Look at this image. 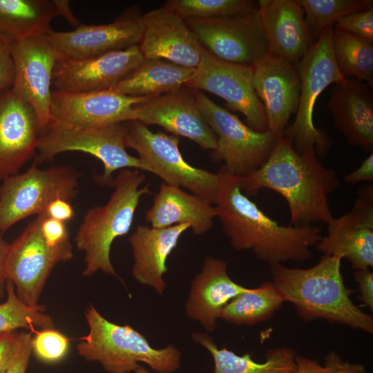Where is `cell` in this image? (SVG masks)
Instances as JSON below:
<instances>
[{"label": "cell", "instance_id": "cell-47", "mask_svg": "<svg viewBox=\"0 0 373 373\" xmlns=\"http://www.w3.org/2000/svg\"><path fill=\"white\" fill-rule=\"evenodd\" d=\"M58 12V15L64 17L68 22L75 28L79 26L82 23L73 15L70 7V2L67 0H52Z\"/></svg>", "mask_w": 373, "mask_h": 373}, {"label": "cell", "instance_id": "cell-31", "mask_svg": "<svg viewBox=\"0 0 373 373\" xmlns=\"http://www.w3.org/2000/svg\"><path fill=\"white\" fill-rule=\"evenodd\" d=\"M283 303L273 283L266 281L233 298L220 318L236 325H251L270 318Z\"/></svg>", "mask_w": 373, "mask_h": 373}, {"label": "cell", "instance_id": "cell-18", "mask_svg": "<svg viewBox=\"0 0 373 373\" xmlns=\"http://www.w3.org/2000/svg\"><path fill=\"white\" fill-rule=\"evenodd\" d=\"M144 60L138 45L90 58L58 59L52 85L55 90L70 93L108 90Z\"/></svg>", "mask_w": 373, "mask_h": 373}, {"label": "cell", "instance_id": "cell-40", "mask_svg": "<svg viewBox=\"0 0 373 373\" xmlns=\"http://www.w3.org/2000/svg\"><path fill=\"white\" fill-rule=\"evenodd\" d=\"M31 334H18L15 349L6 373H26L31 350Z\"/></svg>", "mask_w": 373, "mask_h": 373}, {"label": "cell", "instance_id": "cell-5", "mask_svg": "<svg viewBox=\"0 0 373 373\" xmlns=\"http://www.w3.org/2000/svg\"><path fill=\"white\" fill-rule=\"evenodd\" d=\"M85 318L89 331L77 345L78 354L97 362L108 373H130L144 363L159 373H173L180 365L181 352L175 346L156 349L132 327L112 323L92 305Z\"/></svg>", "mask_w": 373, "mask_h": 373}, {"label": "cell", "instance_id": "cell-10", "mask_svg": "<svg viewBox=\"0 0 373 373\" xmlns=\"http://www.w3.org/2000/svg\"><path fill=\"white\" fill-rule=\"evenodd\" d=\"M78 178L69 166L40 169L36 160L26 172L6 178L0 187V232L30 216L44 213L56 198H75Z\"/></svg>", "mask_w": 373, "mask_h": 373}, {"label": "cell", "instance_id": "cell-32", "mask_svg": "<svg viewBox=\"0 0 373 373\" xmlns=\"http://www.w3.org/2000/svg\"><path fill=\"white\" fill-rule=\"evenodd\" d=\"M332 48L337 66L346 78L373 82V44L362 38L333 29Z\"/></svg>", "mask_w": 373, "mask_h": 373}, {"label": "cell", "instance_id": "cell-23", "mask_svg": "<svg viewBox=\"0 0 373 373\" xmlns=\"http://www.w3.org/2000/svg\"><path fill=\"white\" fill-rule=\"evenodd\" d=\"M258 10L269 53L297 65L314 43L298 0H260Z\"/></svg>", "mask_w": 373, "mask_h": 373}, {"label": "cell", "instance_id": "cell-14", "mask_svg": "<svg viewBox=\"0 0 373 373\" xmlns=\"http://www.w3.org/2000/svg\"><path fill=\"white\" fill-rule=\"evenodd\" d=\"M9 48L14 64L11 90L32 106L43 131L50 120V88L59 57L46 32L20 39Z\"/></svg>", "mask_w": 373, "mask_h": 373}, {"label": "cell", "instance_id": "cell-48", "mask_svg": "<svg viewBox=\"0 0 373 373\" xmlns=\"http://www.w3.org/2000/svg\"><path fill=\"white\" fill-rule=\"evenodd\" d=\"M134 373H151L149 370H147L145 367L142 366L141 365H139V366L134 370Z\"/></svg>", "mask_w": 373, "mask_h": 373}, {"label": "cell", "instance_id": "cell-12", "mask_svg": "<svg viewBox=\"0 0 373 373\" xmlns=\"http://www.w3.org/2000/svg\"><path fill=\"white\" fill-rule=\"evenodd\" d=\"M73 258V250L48 245L40 230V215L8 246L6 261L7 280L26 305H38L42 289L53 267Z\"/></svg>", "mask_w": 373, "mask_h": 373}, {"label": "cell", "instance_id": "cell-33", "mask_svg": "<svg viewBox=\"0 0 373 373\" xmlns=\"http://www.w3.org/2000/svg\"><path fill=\"white\" fill-rule=\"evenodd\" d=\"M7 298L0 303V334L26 329L32 332L35 328H52L54 322L46 309L38 305L32 307L23 303L17 296L13 284L7 280Z\"/></svg>", "mask_w": 373, "mask_h": 373}, {"label": "cell", "instance_id": "cell-24", "mask_svg": "<svg viewBox=\"0 0 373 373\" xmlns=\"http://www.w3.org/2000/svg\"><path fill=\"white\" fill-rule=\"evenodd\" d=\"M249 289L230 278L224 260L208 256L201 271L191 280L185 305L186 314L212 332L217 327L223 308Z\"/></svg>", "mask_w": 373, "mask_h": 373}, {"label": "cell", "instance_id": "cell-34", "mask_svg": "<svg viewBox=\"0 0 373 373\" xmlns=\"http://www.w3.org/2000/svg\"><path fill=\"white\" fill-rule=\"evenodd\" d=\"M305 13V23L314 42L327 28L343 17L361 11L373 4L372 1L298 0Z\"/></svg>", "mask_w": 373, "mask_h": 373}, {"label": "cell", "instance_id": "cell-43", "mask_svg": "<svg viewBox=\"0 0 373 373\" xmlns=\"http://www.w3.org/2000/svg\"><path fill=\"white\" fill-rule=\"evenodd\" d=\"M16 331L0 334V373H6L11 361L18 336Z\"/></svg>", "mask_w": 373, "mask_h": 373}, {"label": "cell", "instance_id": "cell-30", "mask_svg": "<svg viewBox=\"0 0 373 373\" xmlns=\"http://www.w3.org/2000/svg\"><path fill=\"white\" fill-rule=\"evenodd\" d=\"M57 16L52 1L0 0V39L9 46L26 37L48 32Z\"/></svg>", "mask_w": 373, "mask_h": 373}, {"label": "cell", "instance_id": "cell-42", "mask_svg": "<svg viewBox=\"0 0 373 373\" xmlns=\"http://www.w3.org/2000/svg\"><path fill=\"white\" fill-rule=\"evenodd\" d=\"M354 276L357 283L359 299L373 310V273L368 269L355 270Z\"/></svg>", "mask_w": 373, "mask_h": 373}, {"label": "cell", "instance_id": "cell-15", "mask_svg": "<svg viewBox=\"0 0 373 373\" xmlns=\"http://www.w3.org/2000/svg\"><path fill=\"white\" fill-rule=\"evenodd\" d=\"M143 30L142 15L130 8L109 23H82L71 31L46 34L59 59H82L139 45Z\"/></svg>", "mask_w": 373, "mask_h": 373}, {"label": "cell", "instance_id": "cell-13", "mask_svg": "<svg viewBox=\"0 0 373 373\" xmlns=\"http://www.w3.org/2000/svg\"><path fill=\"white\" fill-rule=\"evenodd\" d=\"M185 21L202 47L224 61L252 66L269 53L257 6L236 16Z\"/></svg>", "mask_w": 373, "mask_h": 373}, {"label": "cell", "instance_id": "cell-19", "mask_svg": "<svg viewBox=\"0 0 373 373\" xmlns=\"http://www.w3.org/2000/svg\"><path fill=\"white\" fill-rule=\"evenodd\" d=\"M253 86L266 113L268 131L280 137L298 109L300 77L290 61L268 53L253 66Z\"/></svg>", "mask_w": 373, "mask_h": 373}, {"label": "cell", "instance_id": "cell-38", "mask_svg": "<svg viewBox=\"0 0 373 373\" xmlns=\"http://www.w3.org/2000/svg\"><path fill=\"white\" fill-rule=\"evenodd\" d=\"M334 27L373 44V4L361 11L343 17Z\"/></svg>", "mask_w": 373, "mask_h": 373}, {"label": "cell", "instance_id": "cell-27", "mask_svg": "<svg viewBox=\"0 0 373 373\" xmlns=\"http://www.w3.org/2000/svg\"><path fill=\"white\" fill-rule=\"evenodd\" d=\"M216 211L212 204L180 187L160 184L151 207L146 211V221L154 228L189 224L196 235L208 232L213 227Z\"/></svg>", "mask_w": 373, "mask_h": 373}, {"label": "cell", "instance_id": "cell-6", "mask_svg": "<svg viewBox=\"0 0 373 373\" xmlns=\"http://www.w3.org/2000/svg\"><path fill=\"white\" fill-rule=\"evenodd\" d=\"M125 137V122L102 127H83L50 119L39 135L35 160L44 162L66 151L88 153L102 162L104 173L96 180L106 185L113 184L112 175L117 170L133 169L152 173L144 162L128 153Z\"/></svg>", "mask_w": 373, "mask_h": 373}, {"label": "cell", "instance_id": "cell-1", "mask_svg": "<svg viewBox=\"0 0 373 373\" xmlns=\"http://www.w3.org/2000/svg\"><path fill=\"white\" fill-rule=\"evenodd\" d=\"M247 196L269 189L286 200L293 226L328 223L334 216L328 196L339 186L336 172L325 167L314 151L298 153L284 135L266 162L251 174L238 178Z\"/></svg>", "mask_w": 373, "mask_h": 373}, {"label": "cell", "instance_id": "cell-11", "mask_svg": "<svg viewBox=\"0 0 373 373\" xmlns=\"http://www.w3.org/2000/svg\"><path fill=\"white\" fill-rule=\"evenodd\" d=\"M186 86L222 98L229 110L244 115L248 126L268 131L264 106L253 86L252 66L224 61L203 48L200 64Z\"/></svg>", "mask_w": 373, "mask_h": 373}, {"label": "cell", "instance_id": "cell-8", "mask_svg": "<svg viewBox=\"0 0 373 373\" xmlns=\"http://www.w3.org/2000/svg\"><path fill=\"white\" fill-rule=\"evenodd\" d=\"M126 148L135 151L152 173L164 183L184 187L211 204H216L221 185L220 173L196 168L186 162L173 135L154 133L137 120L125 122Z\"/></svg>", "mask_w": 373, "mask_h": 373}, {"label": "cell", "instance_id": "cell-45", "mask_svg": "<svg viewBox=\"0 0 373 373\" xmlns=\"http://www.w3.org/2000/svg\"><path fill=\"white\" fill-rule=\"evenodd\" d=\"M373 180V153L363 160L361 165L352 172L345 176V182L356 184L362 181Z\"/></svg>", "mask_w": 373, "mask_h": 373}, {"label": "cell", "instance_id": "cell-17", "mask_svg": "<svg viewBox=\"0 0 373 373\" xmlns=\"http://www.w3.org/2000/svg\"><path fill=\"white\" fill-rule=\"evenodd\" d=\"M133 120L146 126H160L173 135L189 139L203 149H216L217 137L198 107L194 90L189 88L149 97L135 105Z\"/></svg>", "mask_w": 373, "mask_h": 373}, {"label": "cell", "instance_id": "cell-22", "mask_svg": "<svg viewBox=\"0 0 373 373\" xmlns=\"http://www.w3.org/2000/svg\"><path fill=\"white\" fill-rule=\"evenodd\" d=\"M41 131L26 100L11 89L0 95V180L17 174L35 154Z\"/></svg>", "mask_w": 373, "mask_h": 373}, {"label": "cell", "instance_id": "cell-37", "mask_svg": "<svg viewBox=\"0 0 373 373\" xmlns=\"http://www.w3.org/2000/svg\"><path fill=\"white\" fill-rule=\"evenodd\" d=\"M295 362V373H367L363 364L344 361L333 350L325 355L323 364L316 359L297 355Z\"/></svg>", "mask_w": 373, "mask_h": 373}, {"label": "cell", "instance_id": "cell-46", "mask_svg": "<svg viewBox=\"0 0 373 373\" xmlns=\"http://www.w3.org/2000/svg\"><path fill=\"white\" fill-rule=\"evenodd\" d=\"M9 245L0 236V299L4 296L7 283L6 261Z\"/></svg>", "mask_w": 373, "mask_h": 373}, {"label": "cell", "instance_id": "cell-29", "mask_svg": "<svg viewBox=\"0 0 373 373\" xmlns=\"http://www.w3.org/2000/svg\"><path fill=\"white\" fill-rule=\"evenodd\" d=\"M192 340L204 347L211 355L213 361L212 373H295L296 356L290 347H275L265 354V361H255L250 354L240 356L227 346L219 348L213 339L207 334L194 332Z\"/></svg>", "mask_w": 373, "mask_h": 373}, {"label": "cell", "instance_id": "cell-44", "mask_svg": "<svg viewBox=\"0 0 373 373\" xmlns=\"http://www.w3.org/2000/svg\"><path fill=\"white\" fill-rule=\"evenodd\" d=\"M46 213L48 217L66 223L73 219L74 209L68 201L56 198L46 207Z\"/></svg>", "mask_w": 373, "mask_h": 373}, {"label": "cell", "instance_id": "cell-28", "mask_svg": "<svg viewBox=\"0 0 373 373\" xmlns=\"http://www.w3.org/2000/svg\"><path fill=\"white\" fill-rule=\"evenodd\" d=\"M195 69L165 59H144L133 71L108 90L133 97L158 96L186 86Z\"/></svg>", "mask_w": 373, "mask_h": 373}, {"label": "cell", "instance_id": "cell-4", "mask_svg": "<svg viewBox=\"0 0 373 373\" xmlns=\"http://www.w3.org/2000/svg\"><path fill=\"white\" fill-rule=\"evenodd\" d=\"M145 178L137 169L120 170L106 204L90 208L84 215L75 237L77 249L85 254L84 276L99 271L117 276L111 260V245L128 233L141 197L151 193L149 184L140 187Z\"/></svg>", "mask_w": 373, "mask_h": 373}, {"label": "cell", "instance_id": "cell-20", "mask_svg": "<svg viewBox=\"0 0 373 373\" xmlns=\"http://www.w3.org/2000/svg\"><path fill=\"white\" fill-rule=\"evenodd\" d=\"M149 97L124 95L110 90L70 93L55 90L50 119L83 127H102L133 120V108Z\"/></svg>", "mask_w": 373, "mask_h": 373}, {"label": "cell", "instance_id": "cell-39", "mask_svg": "<svg viewBox=\"0 0 373 373\" xmlns=\"http://www.w3.org/2000/svg\"><path fill=\"white\" fill-rule=\"evenodd\" d=\"M39 215L40 230L48 245L57 249L73 250L66 222L48 217L46 212Z\"/></svg>", "mask_w": 373, "mask_h": 373}, {"label": "cell", "instance_id": "cell-9", "mask_svg": "<svg viewBox=\"0 0 373 373\" xmlns=\"http://www.w3.org/2000/svg\"><path fill=\"white\" fill-rule=\"evenodd\" d=\"M194 95L198 108L217 137L212 159L222 162L221 167L237 178L245 177L260 168L269 157L279 137L269 131L252 129L200 91L194 90Z\"/></svg>", "mask_w": 373, "mask_h": 373}, {"label": "cell", "instance_id": "cell-21", "mask_svg": "<svg viewBox=\"0 0 373 373\" xmlns=\"http://www.w3.org/2000/svg\"><path fill=\"white\" fill-rule=\"evenodd\" d=\"M144 30L138 45L145 59H165L196 68L203 47L186 21L165 7L142 15Z\"/></svg>", "mask_w": 373, "mask_h": 373}, {"label": "cell", "instance_id": "cell-36", "mask_svg": "<svg viewBox=\"0 0 373 373\" xmlns=\"http://www.w3.org/2000/svg\"><path fill=\"white\" fill-rule=\"evenodd\" d=\"M31 350L35 356L46 363H57L65 358L70 347V339L52 328L35 331Z\"/></svg>", "mask_w": 373, "mask_h": 373}, {"label": "cell", "instance_id": "cell-41", "mask_svg": "<svg viewBox=\"0 0 373 373\" xmlns=\"http://www.w3.org/2000/svg\"><path fill=\"white\" fill-rule=\"evenodd\" d=\"M14 80V64L9 46L0 39V95L10 90Z\"/></svg>", "mask_w": 373, "mask_h": 373}, {"label": "cell", "instance_id": "cell-26", "mask_svg": "<svg viewBox=\"0 0 373 373\" xmlns=\"http://www.w3.org/2000/svg\"><path fill=\"white\" fill-rule=\"evenodd\" d=\"M189 229V224L160 229L138 225L128 238L133 251L134 278L162 294L166 287L163 278L168 270L166 260L177 247L181 236Z\"/></svg>", "mask_w": 373, "mask_h": 373}, {"label": "cell", "instance_id": "cell-35", "mask_svg": "<svg viewBox=\"0 0 373 373\" xmlns=\"http://www.w3.org/2000/svg\"><path fill=\"white\" fill-rule=\"evenodd\" d=\"M164 6L184 20L232 17L256 7L248 0H171Z\"/></svg>", "mask_w": 373, "mask_h": 373}, {"label": "cell", "instance_id": "cell-2", "mask_svg": "<svg viewBox=\"0 0 373 373\" xmlns=\"http://www.w3.org/2000/svg\"><path fill=\"white\" fill-rule=\"evenodd\" d=\"M218 172L222 180L215 206L216 218L234 249L251 250L269 265L311 258L310 248L322 238L319 227L280 224L244 194L238 178L222 167Z\"/></svg>", "mask_w": 373, "mask_h": 373}, {"label": "cell", "instance_id": "cell-7", "mask_svg": "<svg viewBox=\"0 0 373 373\" xmlns=\"http://www.w3.org/2000/svg\"><path fill=\"white\" fill-rule=\"evenodd\" d=\"M332 32V27L325 29L296 65L300 77L299 104L294 122L283 135L298 153L314 151L325 155L330 147L325 131L315 127L313 113L319 95L329 85L346 79L334 59Z\"/></svg>", "mask_w": 373, "mask_h": 373}, {"label": "cell", "instance_id": "cell-25", "mask_svg": "<svg viewBox=\"0 0 373 373\" xmlns=\"http://www.w3.org/2000/svg\"><path fill=\"white\" fill-rule=\"evenodd\" d=\"M328 108L347 142L372 151L373 98L370 86L354 79L334 84Z\"/></svg>", "mask_w": 373, "mask_h": 373}, {"label": "cell", "instance_id": "cell-3", "mask_svg": "<svg viewBox=\"0 0 373 373\" xmlns=\"http://www.w3.org/2000/svg\"><path fill=\"white\" fill-rule=\"evenodd\" d=\"M342 258L323 255L307 269L282 263L269 265L272 283L284 302H289L303 321L324 319L372 334L373 318L356 306L341 274Z\"/></svg>", "mask_w": 373, "mask_h": 373}, {"label": "cell", "instance_id": "cell-16", "mask_svg": "<svg viewBox=\"0 0 373 373\" xmlns=\"http://www.w3.org/2000/svg\"><path fill=\"white\" fill-rule=\"evenodd\" d=\"M327 233L316 245L323 255L347 260L354 270L373 266V187L358 191L352 209L327 223Z\"/></svg>", "mask_w": 373, "mask_h": 373}]
</instances>
